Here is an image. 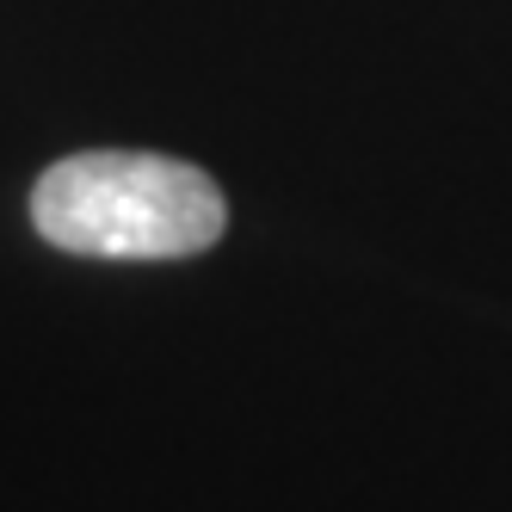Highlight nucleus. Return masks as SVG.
<instances>
[{"instance_id": "f257e3e1", "label": "nucleus", "mask_w": 512, "mask_h": 512, "mask_svg": "<svg viewBox=\"0 0 512 512\" xmlns=\"http://www.w3.org/2000/svg\"><path fill=\"white\" fill-rule=\"evenodd\" d=\"M31 223L87 260H192L229 229L223 186L173 155L93 149L56 161L31 186Z\"/></svg>"}]
</instances>
